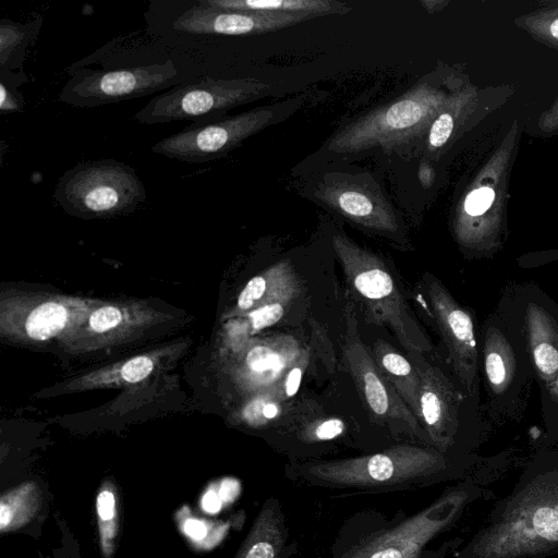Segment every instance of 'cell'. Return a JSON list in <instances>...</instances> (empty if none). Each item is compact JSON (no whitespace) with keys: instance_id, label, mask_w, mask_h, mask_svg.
Listing matches in <instances>:
<instances>
[{"instance_id":"obj_1","label":"cell","mask_w":558,"mask_h":558,"mask_svg":"<svg viewBox=\"0 0 558 558\" xmlns=\"http://www.w3.org/2000/svg\"><path fill=\"white\" fill-rule=\"evenodd\" d=\"M558 551V451H543L460 558H546Z\"/></svg>"},{"instance_id":"obj_2","label":"cell","mask_w":558,"mask_h":558,"mask_svg":"<svg viewBox=\"0 0 558 558\" xmlns=\"http://www.w3.org/2000/svg\"><path fill=\"white\" fill-rule=\"evenodd\" d=\"M452 462L434 447L392 446L381 452L300 464L295 474L308 485L360 493L425 487L448 478Z\"/></svg>"},{"instance_id":"obj_3","label":"cell","mask_w":558,"mask_h":558,"mask_svg":"<svg viewBox=\"0 0 558 558\" xmlns=\"http://www.w3.org/2000/svg\"><path fill=\"white\" fill-rule=\"evenodd\" d=\"M332 245L367 320L389 329L408 352H432L426 332L417 324L386 263L339 233L333 234Z\"/></svg>"},{"instance_id":"obj_4","label":"cell","mask_w":558,"mask_h":558,"mask_svg":"<svg viewBox=\"0 0 558 558\" xmlns=\"http://www.w3.org/2000/svg\"><path fill=\"white\" fill-rule=\"evenodd\" d=\"M104 66L75 64L59 94V100L77 108H93L148 96L190 82L174 61L162 53L153 61L112 62L99 51Z\"/></svg>"},{"instance_id":"obj_5","label":"cell","mask_w":558,"mask_h":558,"mask_svg":"<svg viewBox=\"0 0 558 558\" xmlns=\"http://www.w3.org/2000/svg\"><path fill=\"white\" fill-rule=\"evenodd\" d=\"M53 198L68 214L106 219L134 211L147 198L135 170L114 159L83 161L59 179Z\"/></svg>"},{"instance_id":"obj_6","label":"cell","mask_w":558,"mask_h":558,"mask_svg":"<svg viewBox=\"0 0 558 558\" xmlns=\"http://www.w3.org/2000/svg\"><path fill=\"white\" fill-rule=\"evenodd\" d=\"M480 341V365L489 413L495 418L515 417L535 377L523 341L498 308L485 318Z\"/></svg>"},{"instance_id":"obj_7","label":"cell","mask_w":558,"mask_h":558,"mask_svg":"<svg viewBox=\"0 0 558 558\" xmlns=\"http://www.w3.org/2000/svg\"><path fill=\"white\" fill-rule=\"evenodd\" d=\"M262 89L260 84L247 78L204 76L158 94L133 120L141 124L213 120L255 99Z\"/></svg>"},{"instance_id":"obj_8","label":"cell","mask_w":558,"mask_h":558,"mask_svg":"<svg viewBox=\"0 0 558 558\" xmlns=\"http://www.w3.org/2000/svg\"><path fill=\"white\" fill-rule=\"evenodd\" d=\"M102 301L61 294L16 292L2 295L0 333L27 343L59 341Z\"/></svg>"},{"instance_id":"obj_9","label":"cell","mask_w":558,"mask_h":558,"mask_svg":"<svg viewBox=\"0 0 558 558\" xmlns=\"http://www.w3.org/2000/svg\"><path fill=\"white\" fill-rule=\"evenodd\" d=\"M478 490L471 482L452 487L404 522L361 541L341 558H418L425 545L459 518Z\"/></svg>"},{"instance_id":"obj_10","label":"cell","mask_w":558,"mask_h":558,"mask_svg":"<svg viewBox=\"0 0 558 558\" xmlns=\"http://www.w3.org/2000/svg\"><path fill=\"white\" fill-rule=\"evenodd\" d=\"M408 357L421 380V425L433 447L446 452L458 441L465 418L482 422L480 401L422 353L408 352Z\"/></svg>"},{"instance_id":"obj_11","label":"cell","mask_w":558,"mask_h":558,"mask_svg":"<svg viewBox=\"0 0 558 558\" xmlns=\"http://www.w3.org/2000/svg\"><path fill=\"white\" fill-rule=\"evenodd\" d=\"M345 322L347 331L341 345L343 362L371 417L392 430L408 433L429 442L412 411L381 373L361 340L351 304L347 306Z\"/></svg>"},{"instance_id":"obj_12","label":"cell","mask_w":558,"mask_h":558,"mask_svg":"<svg viewBox=\"0 0 558 558\" xmlns=\"http://www.w3.org/2000/svg\"><path fill=\"white\" fill-rule=\"evenodd\" d=\"M498 310L518 330L530 356L539 388L558 373V305L532 284L506 292Z\"/></svg>"},{"instance_id":"obj_13","label":"cell","mask_w":558,"mask_h":558,"mask_svg":"<svg viewBox=\"0 0 558 558\" xmlns=\"http://www.w3.org/2000/svg\"><path fill=\"white\" fill-rule=\"evenodd\" d=\"M272 117L268 108L190 124L151 146V151L189 163L221 158L244 140L266 126Z\"/></svg>"},{"instance_id":"obj_14","label":"cell","mask_w":558,"mask_h":558,"mask_svg":"<svg viewBox=\"0 0 558 558\" xmlns=\"http://www.w3.org/2000/svg\"><path fill=\"white\" fill-rule=\"evenodd\" d=\"M433 318L448 351L449 364L465 391L481 401L480 348L471 312L434 276H424Z\"/></svg>"},{"instance_id":"obj_15","label":"cell","mask_w":558,"mask_h":558,"mask_svg":"<svg viewBox=\"0 0 558 558\" xmlns=\"http://www.w3.org/2000/svg\"><path fill=\"white\" fill-rule=\"evenodd\" d=\"M434 96L414 89L389 107L373 112L350 125L330 144L335 150L355 151L379 145L390 148L414 136L430 114Z\"/></svg>"},{"instance_id":"obj_16","label":"cell","mask_w":558,"mask_h":558,"mask_svg":"<svg viewBox=\"0 0 558 558\" xmlns=\"http://www.w3.org/2000/svg\"><path fill=\"white\" fill-rule=\"evenodd\" d=\"M166 315L140 302L102 301L60 343L71 352L93 351L130 340Z\"/></svg>"},{"instance_id":"obj_17","label":"cell","mask_w":558,"mask_h":558,"mask_svg":"<svg viewBox=\"0 0 558 558\" xmlns=\"http://www.w3.org/2000/svg\"><path fill=\"white\" fill-rule=\"evenodd\" d=\"M304 348L289 335L253 340L241 353L233 375L247 392H262L282 383Z\"/></svg>"},{"instance_id":"obj_18","label":"cell","mask_w":558,"mask_h":558,"mask_svg":"<svg viewBox=\"0 0 558 558\" xmlns=\"http://www.w3.org/2000/svg\"><path fill=\"white\" fill-rule=\"evenodd\" d=\"M177 347H163L119 363L84 374L63 385L64 390H87L140 383L150 376L166 357L177 354Z\"/></svg>"},{"instance_id":"obj_19","label":"cell","mask_w":558,"mask_h":558,"mask_svg":"<svg viewBox=\"0 0 558 558\" xmlns=\"http://www.w3.org/2000/svg\"><path fill=\"white\" fill-rule=\"evenodd\" d=\"M322 194L330 206L364 227L384 232H396L398 229L392 211L371 192L350 185L328 187Z\"/></svg>"},{"instance_id":"obj_20","label":"cell","mask_w":558,"mask_h":558,"mask_svg":"<svg viewBox=\"0 0 558 558\" xmlns=\"http://www.w3.org/2000/svg\"><path fill=\"white\" fill-rule=\"evenodd\" d=\"M299 291L293 267L288 262L277 263L245 284L227 317H240L264 304Z\"/></svg>"},{"instance_id":"obj_21","label":"cell","mask_w":558,"mask_h":558,"mask_svg":"<svg viewBox=\"0 0 558 558\" xmlns=\"http://www.w3.org/2000/svg\"><path fill=\"white\" fill-rule=\"evenodd\" d=\"M372 356L421 424V380L412 362L383 339L375 340Z\"/></svg>"},{"instance_id":"obj_22","label":"cell","mask_w":558,"mask_h":558,"mask_svg":"<svg viewBox=\"0 0 558 558\" xmlns=\"http://www.w3.org/2000/svg\"><path fill=\"white\" fill-rule=\"evenodd\" d=\"M288 527L279 500L270 497L262 508L241 558H284Z\"/></svg>"},{"instance_id":"obj_23","label":"cell","mask_w":558,"mask_h":558,"mask_svg":"<svg viewBox=\"0 0 558 558\" xmlns=\"http://www.w3.org/2000/svg\"><path fill=\"white\" fill-rule=\"evenodd\" d=\"M207 5L233 12L279 13L315 17L345 11V7L326 0H203Z\"/></svg>"},{"instance_id":"obj_24","label":"cell","mask_w":558,"mask_h":558,"mask_svg":"<svg viewBox=\"0 0 558 558\" xmlns=\"http://www.w3.org/2000/svg\"><path fill=\"white\" fill-rule=\"evenodd\" d=\"M41 19L29 24L0 21V73H13L21 68L27 46L37 35Z\"/></svg>"},{"instance_id":"obj_25","label":"cell","mask_w":558,"mask_h":558,"mask_svg":"<svg viewBox=\"0 0 558 558\" xmlns=\"http://www.w3.org/2000/svg\"><path fill=\"white\" fill-rule=\"evenodd\" d=\"M283 397L281 384L258 392L241 410V420L253 426H260L271 422L281 412L280 401Z\"/></svg>"},{"instance_id":"obj_26","label":"cell","mask_w":558,"mask_h":558,"mask_svg":"<svg viewBox=\"0 0 558 558\" xmlns=\"http://www.w3.org/2000/svg\"><path fill=\"white\" fill-rule=\"evenodd\" d=\"M298 294H288L240 316L241 327H243L246 335L254 336L275 325L282 318L288 305Z\"/></svg>"},{"instance_id":"obj_27","label":"cell","mask_w":558,"mask_h":558,"mask_svg":"<svg viewBox=\"0 0 558 558\" xmlns=\"http://www.w3.org/2000/svg\"><path fill=\"white\" fill-rule=\"evenodd\" d=\"M541 389V412L551 438L558 441V373L555 380Z\"/></svg>"},{"instance_id":"obj_28","label":"cell","mask_w":558,"mask_h":558,"mask_svg":"<svg viewBox=\"0 0 558 558\" xmlns=\"http://www.w3.org/2000/svg\"><path fill=\"white\" fill-rule=\"evenodd\" d=\"M0 110L2 113H16L24 110V98L17 90V85L26 78H19L17 74H0Z\"/></svg>"},{"instance_id":"obj_29","label":"cell","mask_w":558,"mask_h":558,"mask_svg":"<svg viewBox=\"0 0 558 558\" xmlns=\"http://www.w3.org/2000/svg\"><path fill=\"white\" fill-rule=\"evenodd\" d=\"M308 360L310 352L307 349L304 348L302 353L294 362V364L290 367L281 383L284 398H291L298 392L300 384L302 381L303 374L307 367Z\"/></svg>"},{"instance_id":"obj_30","label":"cell","mask_w":558,"mask_h":558,"mask_svg":"<svg viewBox=\"0 0 558 558\" xmlns=\"http://www.w3.org/2000/svg\"><path fill=\"white\" fill-rule=\"evenodd\" d=\"M495 193L489 187H481L471 192L464 203L465 211L471 216L485 213L494 201Z\"/></svg>"},{"instance_id":"obj_31","label":"cell","mask_w":558,"mask_h":558,"mask_svg":"<svg viewBox=\"0 0 558 558\" xmlns=\"http://www.w3.org/2000/svg\"><path fill=\"white\" fill-rule=\"evenodd\" d=\"M453 130V119L449 113H441L432 124L428 142L430 147H441L450 137Z\"/></svg>"},{"instance_id":"obj_32","label":"cell","mask_w":558,"mask_h":558,"mask_svg":"<svg viewBox=\"0 0 558 558\" xmlns=\"http://www.w3.org/2000/svg\"><path fill=\"white\" fill-rule=\"evenodd\" d=\"M344 430V422L340 418H327L315 424L310 430V439L314 440H330Z\"/></svg>"},{"instance_id":"obj_33","label":"cell","mask_w":558,"mask_h":558,"mask_svg":"<svg viewBox=\"0 0 558 558\" xmlns=\"http://www.w3.org/2000/svg\"><path fill=\"white\" fill-rule=\"evenodd\" d=\"M97 511L101 520L109 521L114 517L116 500L109 490H102L97 498Z\"/></svg>"},{"instance_id":"obj_34","label":"cell","mask_w":558,"mask_h":558,"mask_svg":"<svg viewBox=\"0 0 558 558\" xmlns=\"http://www.w3.org/2000/svg\"><path fill=\"white\" fill-rule=\"evenodd\" d=\"M184 532L194 539L205 537L207 530L203 522L198 520H187L184 523Z\"/></svg>"},{"instance_id":"obj_35","label":"cell","mask_w":558,"mask_h":558,"mask_svg":"<svg viewBox=\"0 0 558 558\" xmlns=\"http://www.w3.org/2000/svg\"><path fill=\"white\" fill-rule=\"evenodd\" d=\"M204 510L207 512H217L221 507L220 497L213 490H208L202 500Z\"/></svg>"},{"instance_id":"obj_36","label":"cell","mask_w":558,"mask_h":558,"mask_svg":"<svg viewBox=\"0 0 558 558\" xmlns=\"http://www.w3.org/2000/svg\"><path fill=\"white\" fill-rule=\"evenodd\" d=\"M12 519L11 508L4 504L0 506V527L3 530Z\"/></svg>"},{"instance_id":"obj_37","label":"cell","mask_w":558,"mask_h":558,"mask_svg":"<svg viewBox=\"0 0 558 558\" xmlns=\"http://www.w3.org/2000/svg\"><path fill=\"white\" fill-rule=\"evenodd\" d=\"M550 33L554 37L558 38V20L550 25Z\"/></svg>"}]
</instances>
